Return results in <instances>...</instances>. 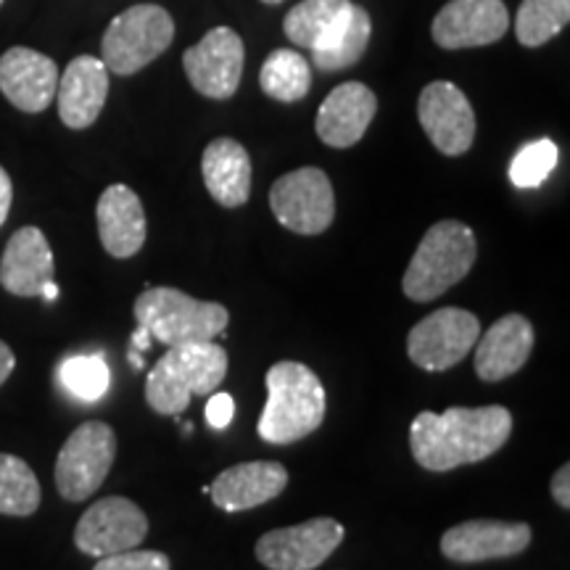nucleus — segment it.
Returning <instances> with one entry per match:
<instances>
[{
	"instance_id": "7ed1b4c3",
	"label": "nucleus",
	"mask_w": 570,
	"mask_h": 570,
	"mask_svg": "<svg viewBox=\"0 0 570 570\" xmlns=\"http://www.w3.org/2000/svg\"><path fill=\"white\" fill-rule=\"evenodd\" d=\"M227 352L214 341L169 346L146 377V402L159 415H180L190 396H209L223 386Z\"/></svg>"
},
{
	"instance_id": "f704fd0d",
	"label": "nucleus",
	"mask_w": 570,
	"mask_h": 570,
	"mask_svg": "<svg viewBox=\"0 0 570 570\" xmlns=\"http://www.w3.org/2000/svg\"><path fill=\"white\" fill-rule=\"evenodd\" d=\"M13 367H17V356H13L9 344H3V341H0V386L9 381Z\"/></svg>"
},
{
	"instance_id": "2f4dec72",
	"label": "nucleus",
	"mask_w": 570,
	"mask_h": 570,
	"mask_svg": "<svg viewBox=\"0 0 570 570\" xmlns=\"http://www.w3.org/2000/svg\"><path fill=\"white\" fill-rule=\"evenodd\" d=\"M235 415V402L230 394L219 391V394H212L209 402H206V423H209L214 431H223L233 423Z\"/></svg>"
},
{
	"instance_id": "1a4fd4ad",
	"label": "nucleus",
	"mask_w": 570,
	"mask_h": 570,
	"mask_svg": "<svg viewBox=\"0 0 570 570\" xmlns=\"http://www.w3.org/2000/svg\"><path fill=\"white\" fill-rule=\"evenodd\" d=\"M269 209L291 233L320 235L336 217L333 185L320 167H302L277 177L269 188Z\"/></svg>"
},
{
	"instance_id": "cd10ccee",
	"label": "nucleus",
	"mask_w": 570,
	"mask_h": 570,
	"mask_svg": "<svg viewBox=\"0 0 570 570\" xmlns=\"http://www.w3.org/2000/svg\"><path fill=\"white\" fill-rule=\"evenodd\" d=\"M570 0H523L515 17V38L525 48H539L566 30Z\"/></svg>"
},
{
	"instance_id": "4be33fe9",
	"label": "nucleus",
	"mask_w": 570,
	"mask_h": 570,
	"mask_svg": "<svg viewBox=\"0 0 570 570\" xmlns=\"http://www.w3.org/2000/svg\"><path fill=\"white\" fill-rule=\"evenodd\" d=\"M98 235L114 259H130L146 244V212L142 202L127 185H109L96 206Z\"/></svg>"
},
{
	"instance_id": "6ab92c4d",
	"label": "nucleus",
	"mask_w": 570,
	"mask_h": 570,
	"mask_svg": "<svg viewBox=\"0 0 570 570\" xmlns=\"http://www.w3.org/2000/svg\"><path fill=\"white\" fill-rule=\"evenodd\" d=\"M288 487V470L281 462L254 460L223 470L209 487L212 502L225 512H246L273 502Z\"/></svg>"
},
{
	"instance_id": "6e6552de",
	"label": "nucleus",
	"mask_w": 570,
	"mask_h": 570,
	"mask_svg": "<svg viewBox=\"0 0 570 570\" xmlns=\"http://www.w3.org/2000/svg\"><path fill=\"white\" fill-rule=\"evenodd\" d=\"M481 323L473 312L460 306H441L420 320L407 336V356L425 373H444L473 352Z\"/></svg>"
},
{
	"instance_id": "39448f33",
	"label": "nucleus",
	"mask_w": 570,
	"mask_h": 570,
	"mask_svg": "<svg viewBox=\"0 0 570 570\" xmlns=\"http://www.w3.org/2000/svg\"><path fill=\"white\" fill-rule=\"evenodd\" d=\"M132 315L164 346L198 344L225 336L230 312L217 302H202L177 288L156 285L135 298Z\"/></svg>"
},
{
	"instance_id": "72a5a7b5",
	"label": "nucleus",
	"mask_w": 570,
	"mask_h": 570,
	"mask_svg": "<svg viewBox=\"0 0 570 570\" xmlns=\"http://www.w3.org/2000/svg\"><path fill=\"white\" fill-rule=\"evenodd\" d=\"M11 202H13V185H11V177H9V173H6L3 167H0V227H3L6 219H9Z\"/></svg>"
},
{
	"instance_id": "7c9ffc66",
	"label": "nucleus",
	"mask_w": 570,
	"mask_h": 570,
	"mask_svg": "<svg viewBox=\"0 0 570 570\" xmlns=\"http://www.w3.org/2000/svg\"><path fill=\"white\" fill-rule=\"evenodd\" d=\"M92 570H173V562H169L167 554L135 547V550L98 558Z\"/></svg>"
},
{
	"instance_id": "bb28decb",
	"label": "nucleus",
	"mask_w": 570,
	"mask_h": 570,
	"mask_svg": "<svg viewBox=\"0 0 570 570\" xmlns=\"http://www.w3.org/2000/svg\"><path fill=\"white\" fill-rule=\"evenodd\" d=\"M348 3L352 0H302V3L285 13V38L294 42V46L312 51L325 38V32L331 30L333 21L344 13Z\"/></svg>"
},
{
	"instance_id": "dca6fc26",
	"label": "nucleus",
	"mask_w": 570,
	"mask_h": 570,
	"mask_svg": "<svg viewBox=\"0 0 570 570\" xmlns=\"http://www.w3.org/2000/svg\"><path fill=\"white\" fill-rule=\"evenodd\" d=\"M59 67L51 56L17 46L0 56V92L19 111L40 114L53 104Z\"/></svg>"
},
{
	"instance_id": "f03ea898",
	"label": "nucleus",
	"mask_w": 570,
	"mask_h": 570,
	"mask_svg": "<svg viewBox=\"0 0 570 570\" xmlns=\"http://www.w3.org/2000/svg\"><path fill=\"white\" fill-rule=\"evenodd\" d=\"M325 410V386L315 370L302 362H277L267 370V404L256 431L267 444H296L323 425Z\"/></svg>"
},
{
	"instance_id": "f257e3e1",
	"label": "nucleus",
	"mask_w": 570,
	"mask_h": 570,
	"mask_svg": "<svg viewBox=\"0 0 570 570\" xmlns=\"http://www.w3.org/2000/svg\"><path fill=\"white\" fill-rule=\"evenodd\" d=\"M512 415L508 407H449L446 412H420L410 425L412 458L431 473L489 460L508 444Z\"/></svg>"
},
{
	"instance_id": "9b49d317",
	"label": "nucleus",
	"mask_w": 570,
	"mask_h": 570,
	"mask_svg": "<svg viewBox=\"0 0 570 570\" xmlns=\"http://www.w3.org/2000/svg\"><path fill=\"white\" fill-rule=\"evenodd\" d=\"M246 48L240 35L230 27H214L183 56L185 75L196 92L212 101H227L244 77Z\"/></svg>"
},
{
	"instance_id": "2eb2a0df",
	"label": "nucleus",
	"mask_w": 570,
	"mask_h": 570,
	"mask_svg": "<svg viewBox=\"0 0 570 570\" xmlns=\"http://www.w3.org/2000/svg\"><path fill=\"white\" fill-rule=\"evenodd\" d=\"M529 523H504V520H468L441 537V552L454 562H487L515 558L531 544Z\"/></svg>"
},
{
	"instance_id": "ddd939ff",
	"label": "nucleus",
	"mask_w": 570,
	"mask_h": 570,
	"mask_svg": "<svg viewBox=\"0 0 570 570\" xmlns=\"http://www.w3.org/2000/svg\"><path fill=\"white\" fill-rule=\"evenodd\" d=\"M417 119L428 140L444 156H462L475 140V111L454 82L425 85L417 101Z\"/></svg>"
},
{
	"instance_id": "473e14b6",
	"label": "nucleus",
	"mask_w": 570,
	"mask_h": 570,
	"mask_svg": "<svg viewBox=\"0 0 570 570\" xmlns=\"http://www.w3.org/2000/svg\"><path fill=\"white\" fill-rule=\"evenodd\" d=\"M552 499L562 510L570 508V465H562L552 475Z\"/></svg>"
},
{
	"instance_id": "5701e85b",
	"label": "nucleus",
	"mask_w": 570,
	"mask_h": 570,
	"mask_svg": "<svg viewBox=\"0 0 570 570\" xmlns=\"http://www.w3.org/2000/svg\"><path fill=\"white\" fill-rule=\"evenodd\" d=\"M202 175L206 190L225 209H238L252 196V159L238 140H212L204 151Z\"/></svg>"
},
{
	"instance_id": "412c9836",
	"label": "nucleus",
	"mask_w": 570,
	"mask_h": 570,
	"mask_svg": "<svg viewBox=\"0 0 570 570\" xmlns=\"http://www.w3.org/2000/svg\"><path fill=\"white\" fill-rule=\"evenodd\" d=\"M377 98L362 82L338 85L325 98L317 111V138L331 148H352L365 138L370 122L375 119Z\"/></svg>"
},
{
	"instance_id": "c85d7f7f",
	"label": "nucleus",
	"mask_w": 570,
	"mask_h": 570,
	"mask_svg": "<svg viewBox=\"0 0 570 570\" xmlns=\"http://www.w3.org/2000/svg\"><path fill=\"white\" fill-rule=\"evenodd\" d=\"M61 386L80 402H98L111 383V370L101 354H75L61 362Z\"/></svg>"
},
{
	"instance_id": "20e7f679",
	"label": "nucleus",
	"mask_w": 570,
	"mask_h": 570,
	"mask_svg": "<svg viewBox=\"0 0 570 570\" xmlns=\"http://www.w3.org/2000/svg\"><path fill=\"white\" fill-rule=\"evenodd\" d=\"M479 256L475 233L460 219H441L423 235L402 277L404 296L423 304L465 281Z\"/></svg>"
},
{
	"instance_id": "9d476101",
	"label": "nucleus",
	"mask_w": 570,
	"mask_h": 570,
	"mask_svg": "<svg viewBox=\"0 0 570 570\" xmlns=\"http://www.w3.org/2000/svg\"><path fill=\"white\" fill-rule=\"evenodd\" d=\"M346 531L333 518H312L288 529L267 531L256 541V560L269 570H315L338 550Z\"/></svg>"
},
{
	"instance_id": "f3484780",
	"label": "nucleus",
	"mask_w": 570,
	"mask_h": 570,
	"mask_svg": "<svg viewBox=\"0 0 570 570\" xmlns=\"http://www.w3.org/2000/svg\"><path fill=\"white\" fill-rule=\"evenodd\" d=\"M109 98V69L96 56H77L59 77L56 101L59 117L69 130H85L101 117Z\"/></svg>"
},
{
	"instance_id": "c756f323",
	"label": "nucleus",
	"mask_w": 570,
	"mask_h": 570,
	"mask_svg": "<svg viewBox=\"0 0 570 570\" xmlns=\"http://www.w3.org/2000/svg\"><path fill=\"white\" fill-rule=\"evenodd\" d=\"M560 161V148L550 138L525 142L510 161V183L515 188L531 190L547 183Z\"/></svg>"
},
{
	"instance_id": "a211bd4d",
	"label": "nucleus",
	"mask_w": 570,
	"mask_h": 570,
	"mask_svg": "<svg viewBox=\"0 0 570 570\" xmlns=\"http://www.w3.org/2000/svg\"><path fill=\"white\" fill-rule=\"evenodd\" d=\"M56 262L40 227H21L6 244L0 259V285L19 298H38L53 283Z\"/></svg>"
},
{
	"instance_id": "393cba45",
	"label": "nucleus",
	"mask_w": 570,
	"mask_h": 570,
	"mask_svg": "<svg viewBox=\"0 0 570 570\" xmlns=\"http://www.w3.org/2000/svg\"><path fill=\"white\" fill-rule=\"evenodd\" d=\"M259 85L265 96L281 104H296L312 88V63L298 51L277 48L262 63Z\"/></svg>"
},
{
	"instance_id": "e433bc0d",
	"label": "nucleus",
	"mask_w": 570,
	"mask_h": 570,
	"mask_svg": "<svg viewBox=\"0 0 570 570\" xmlns=\"http://www.w3.org/2000/svg\"><path fill=\"white\" fill-rule=\"evenodd\" d=\"M42 298H46V302H56V298H59V285H56V281L42 288Z\"/></svg>"
},
{
	"instance_id": "58836bf2",
	"label": "nucleus",
	"mask_w": 570,
	"mask_h": 570,
	"mask_svg": "<svg viewBox=\"0 0 570 570\" xmlns=\"http://www.w3.org/2000/svg\"><path fill=\"white\" fill-rule=\"evenodd\" d=\"M262 3H269V6H275V3H281V0H262Z\"/></svg>"
},
{
	"instance_id": "0eeeda50",
	"label": "nucleus",
	"mask_w": 570,
	"mask_h": 570,
	"mask_svg": "<svg viewBox=\"0 0 570 570\" xmlns=\"http://www.w3.org/2000/svg\"><path fill=\"white\" fill-rule=\"evenodd\" d=\"M117 460V436L111 425L88 420L69 433L56 458V487L67 502H85L101 489Z\"/></svg>"
},
{
	"instance_id": "f8f14e48",
	"label": "nucleus",
	"mask_w": 570,
	"mask_h": 570,
	"mask_svg": "<svg viewBox=\"0 0 570 570\" xmlns=\"http://www.w3.org/2000/svg\"><path fill=\"white\" fill-rule=\"evenodd\" d=\"M148 533V518L132 499L104 497L85 510L75 529V544L90 558L127 552L140 547Z\"/></svg>"
},
{
	"instance_id": "c9c22d12",
	"label": "nucleus",
	"mask_w": 570,
	"mask_h": 570,
	"mask_svg": "<svg viewBox=\"0 0 570 570\" xmlns=\"http://www.w3.org/2000/svg\"><path fill=\"white\" fill-rule=\"evenodd\" d=\"M151 344H154L151 333H148L146 327H140V325L135 327V333H132V348H135V352H148Z\"/></svg>"
},
{
	"instance_id": "a878e982",
	"label": "nucleus",
	"mask_w": 570,
	"mask_h": 570,
	"mask_svg": "<svg viewBox=\"0 0 570 570\" xmlns=\"http://www.w3.org/2000/svg\"><path fill=\"white\" fill-rule=\"evenodd\" d=\"M40 508V481L17 454H0V515L30 518Z\"/></svg>"
},
{
	"instance_id": "b1692460",
	"label": "nucleus",
	"mask_w": 570,
	"mask_h": 570,
	"mask_svg": "<svg viewBox=\"0 0 570 570\" xmlns=\"http://www.w3.org/2000/svg\"><path fill=\"white\" fill-rule=\"evenodd\" d=\"M370 35H373V21L367 9L348 3L344 13L333 21L325 38L312 48V63L323 71H341L354 67L367 51Z\"/></svg>"
},
{
	"instance_id": "aec40b11",
	"label": "nucleus",
	"mask_w": 570,
	"mask_h": 570,
	"mask_svg": "<svg viewBox=\"0 0 570 570\" xmlns=\"http://www.w3.org/2000/svg\"><path fill=\"white\" fill-rule=\"evenodd\" d=\"M537 344L529 317L504 315L475 341V375L483 383H499L523 370Z\"/></svg>"
},
{
	"instance_id": "ea45409f",
	"label": "nucleus",
	"mask_w": 570,
	"mask_h": 570,
	"mask_svg": "<svg viewBox=\"0 0 570 570\" xmlns=\"http://www.w3.org/2000/svg\"><path fill=\"white\" fill-rule=\"evenodd\" d=\"M0 6H3V0H0Z\"/></svg>"
},
{
	"instance_id": "423d86ee",
	"label": "nucleus",
	"mask_w": 570,
	"mask_h": 570,
	"mask_svg": "<svg viewBox=\"0 0 570 570\" xmlns=\"http://www.w3.org/2000/svg\"><path fill=\"white\" fill-rule=\"evenodd\" d=\"M175 40V21L156 3H138L111 19L104 32L101 61L119 77H130L167 51Z\"/></svg>"
},
{
	"instance_id": "4468645a",
	"label": "nucleus",
	"mask_w": 570,
	"mask_h": 570,
	"mask_svg": "<svg viewBox=\"0 0 570 570\" xmlns=\"http://www.w3.org/2000/svg\"><path fill=\"white\" fill-rule=\"evenodd\" d=\"M510 30L504 0H449L431 24L433 42L444 51L483 48Z\"/></svg>"
},
{
	"instance_id": "4c0bfd02",
	"label": "nucleus",
	"mask_w": 570,
	"mask_h": 570,
	"mask_svg": "<svg viewBox=\"0 0 570 570\" xmlns=\"http://www.w3.org/2000/svg\"><path fill=\"white\" fill-rule=\"evenodd\" d=\"M130 365L135 367V370H142L146 367V362H142V356L135 352V348H130Z\"/></svg>"
}]
</instances>
